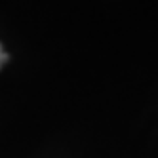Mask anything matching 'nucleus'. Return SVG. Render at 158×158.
Instances as JSON below:
<instances>
[{
  "label": "nucleus",
  "mask_w": 158,
  "mask_h": 158,
  "mask_svg": "<svg viewBox=\"0 0 158 158\" xmlns=\"http://www.w3.org/2000/svg\"><path fill=\"white\" fill-rule=\"evenodd\" d=\"M6 59H8V55H6V52L2 50V46H0V67L6 63Z\"/></svg>",
  "instance_id": "nucleus-1"
}]
</instances>
